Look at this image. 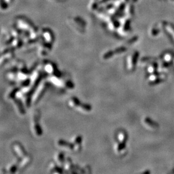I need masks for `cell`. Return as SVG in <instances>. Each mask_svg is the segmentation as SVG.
I'll list each match as a JSON object with an SVG mask.
<instances>
[{
    "instance_id": "cell-2",
    "label": "cell",
    "mask_w": 174,
    "mask_h": 174,
    "mask_svg": "<svg viewBox=\"0 0 174 174\" xmlns=\"http://www.w3.org/2000/svg\"><path fill=\"white\" fill-rule=\"evenodd\" d=\"M118 140L120 142H123L126 140V135L124 132H120L118 134Z\"/></svg>"
},
{
    "instance_id": "cell-1",
    "label": "cell",
    "mask_w": 174,
    "mask_h": 174,
    "mask_svg": "<svg viewBox=\"0 0 174 174\" xmlns=\"http://www.w3.org/2000/svg\"><path fill=\"white\" fill-rule=\"evenodd\" d=\"M15 150L16 151V152L18 153V154L19 156V157H23L22 156H23L25 153H24V150L23 148H22V146L20 145L16 144L15 146Z\"/></svg>"
}]
</instances>
